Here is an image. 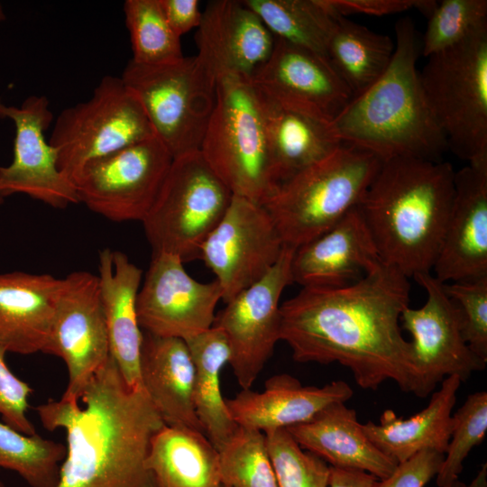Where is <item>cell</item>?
I'll list each match as a JSON object with an SVG mask.
<instances>
[{
	"instance_id": "cell-14",
	"label": "cell",
	"mask_w": 487,
	"mask_h": 487,
	"mask_svg": "<svg viewBox=\"0 0 487 487\" xmlns=\"http://www.w3.org/2000/svg\"><path fill=\"white\" fill-rule=\"evenodd\" d=\"M44 354L58 356L66 364L69 379L61 398L79 401L91 378L110 356L97 275L78 271L62 278Z\"/></svg>"
},
{
	"instance_id": "cell-32",
	"label": "cell",
	"mask_w": 487,
	"mask_h": 487,
	"mask_svg": "<svg viewBox=\"0 0 487 487\" xmlns=\"http://www.w3.org/2000/svg\"><path fill=\"white\" fill-rule=\"evenodd\" d=\"M243 2L275 38L326 59L328 42L338 17L331 12L326 0Z\"/></svg>"
},
{
	"instance_id": "cell-37",
	"label": "cell",
	"mask_w": 487,
	"mask_h": 487,
	"mask_svg": "<svg viewBox=\"0 0 487 487\" xmlns=\"http://www.w3.org/2000/svg\"><path fill=\"white\" fill-rule=\"evenodd\" d=\"M264 436L278 487H328L330 466L302 449L286 428Z\"/></svg>"
},
{
	"instance_id": "cell-34",
	"label": "cell",
	"mask_w": 487,
	"mask_h": 487,
	"mask_svg": "<svg viewBox=\"0 0 487 487\" xmlns=\"http://www.w3.org/2000/svg\"><path fill=\"white\" fill-rule=\"evenodd\" d=\"M124 14L133 62L158 66L184 58L180 37L169 25L160 0H126Z\"/></svg>"
},
{
	"instance_id": "cell-40",
	"label": "cell",
	"mask_w": 487,
	"mask_h": 487,
	"mask_svg": "<svg viewBox=\"0 0 487 487\" xmlns=\"http://www.w3.org/2000/svg\"><path fill=\"white\" fill-rule=\"evenodd\" d=\"M6 352L0 347V416L6 425L32 436L37 434L27 416L32 389L9 369Z\"/></svg>"
},
{
	"instance_id": "cell-6",
	"label": "cell",
	"mask_w": 487,
	"mask_h": 487,
	"mask_svg": "<svg viewBox=\"0 0 487 487\" xmlns=\"http://www.w3.org/2000/svg\"><path fill=\"white\" fill-rule=\"evenodd\" d=\"M199 152L233 195L262 205L275 192L279 184L251 78L225 76L216 80L215 105Z\"/></svg>"
},
{
	"instance_id": "cell-8",
	"label": "cell",
	"mask_w": 487,
	"mask_h": 487,
	"mask_svg": "<svg viewBox=\"0 0 487 487\" xmlns=\"http://www.w3.org/2000/svg\"><path fill=\"white\" fill-rule=\"evenodd\" d=\"M121 78L173 159L199 151L215 105L216 78L197 56L158 66L130 60Z\"/></svg>"
},
{
	"instance_id": "cell-45",
	"label": "cell",
	"mask_w": 487,
	"mask_h": 487,
	"mask_svg": "<svg viewBox=\"0 0 487 487\" xmlns=\"http://www.w3.org/2000/svg\"><path fill=\"white\" fill-rule=\"evenodd\" d=\"M444 487H487V464L484 463L481 466L470 483H464L457 479Z\"/></svg>"
},
{
	"instance_id": "cell-15",
	"label": "cell",
	"mask_w": 487,
	"mask_h": 487,
	"mask_svg": "<svg viewBox=\"0 0 487 487\" xmlns=\"http://www.w3.org/2000/svg\"><path fill=\"white\" fill-rule=\"evenodd\" d=\"M0 119H10L15 128L13 161L0 166L4 198L23 194L54 208L79 203L75 184L60 170L57 152L45 137L53 122L48 97L32 95L19 106L0 98Z\"/></svg>"
},
{
	"instance_id": "cell-10",
	"label": "cell",
	"mask_w": 487,
	"mask_h": 487,
	"mask_svg": "<svg viewBox=\"0 0 487 487\" xmlns=\"http://www.w3.org/2000/svg\"><path fill=\"white\" fill-rule=\"evenodd\" d=\"M155 135L146 113L121 77L105 76L92 96L62 110L48 140L60 170L73 181L90 161Z\"/></svg>"
},
{
	"instance_id": "cell-4",
	"label": "cell",
	"mask_w": 487,
	"mask_h": 487,
	"mask_svg": "<svg viewBox=\"0 0 487 487\" xmlns=\"http://www.w3.org/2000/svg\"><path fill=\"white\" fill-rule=\"evenodd\" d=\"M396 44L385 72L353 97L331 122L337 138L381 161L394 158L441 161L446 140L427 106L417 69L416 29L409 17L395 24Z\"/></svg>"
},
{
	"instance_id": "cell-48",
	"label": "cell",
	"mask_w": 487,
	"mask_h": 487,
	"mask_svg": "<svg viewBox=\"0 0 487 487\" xmlns=\"http://www.w3.org/2000/svg\"><path fill=\"white\" fill-rule=\"evenodd\" d=\"M0 487H5L4 482L0 480Z\"/></svg>"
},
{
	"instance_id": "cell-26",
	"label": "cell",
	"mask_w": 487,
	"mask_h": 487,
	"mask_svg": "<svg viewBox=\"0 0 487 487\" xmlns=\"http://www.w3.org/2000/svg\"><path fill=\"white\" fill-rule=\"evenodd\" d=\"M335 402L310 420L286 428L295 441L333 467L367 472L379 480L390 476L397 463L364 434L354 409Z\"/></svg>"
},
{
	"instance_id": "cell-25",
	"label": "cell",
	"mask_w": 487,
	"mask_h": 487,
	"mask_svg": "<svg viewBox=\"0 0 487 487\" xmlns=\"http://www.w3.org/2000/svg\"><path fill=\"white\" fill-rule=\"evenodd\" d=\"M140 375L142 388L164 424L205 433L195 410V368L185 340L143 332Z\"/></svg>"
},
{
	"instance_id": "cell-42",
	"label": "cell",
	"mask_w": 487,
	"mask_h": 487,
	"mask_svg": "<svg viewBox=\"0 0 487 487\" xmlns=\"http://www.w3.org/2000/svg\"><path fill=\"white\" fill-rule=\"evenodd\" d=\"M331 12L337 17L363 14L370 15H386L416 8L426 14L430 6V0H326Z\"/></svg>"
},
{
	"instance_id": "cell-1",
	"label": "cell",
	"mask_w": 487,
	"mask_h": 487,
	"mask_svg": "<svg viewBox=\"0 0 487 487\" xmlns=\"http://www.w3.org/2000/svg\"><path fill=\"white\" fill-rule=\"evenodd\" d=\"M409 292V278L383 262L343 287L302 288L280 305V339L294 361L338 363L364 390L391 380L425 398L432 391L400 327Z\"/></svg>"
},
{
	"instance_id": "cell-21",
	"label": "cell",
	"mask_w": 487,
	"mask_h": 487,
	"mask_svg": "<svg viewBox=\"0 0 487 487\" xmlns=\"http://www.w3.org/2000/svg\"><path fill=\"white\" fill-rule=\"evenodd\" d=\"M381 262L356 207L329 230L295 250L291 276L302 288H337L360 280Z\"/></svg>"
},
{
	"instance_id": "cell-38",
	"label": "cell",
	"mask_w": 487,
	"mask_h": 487,
	"mask_svg": "<svg viewBox=\"0 0 487 487\" xmlns=\"http://www.w3.org/2000/svg\"><path fill=\"white\" fill-rule=\"evenodd\" d=\"M452 418L450 439L436 475L438 487L458 479L464 459L473 447L484 440L487 431V392L481 391L468 395Z\"/></svg>"
},
{
	"instance_id": "cell-27",
	"label": "cell",
	"mask_w": 487,
	"mask_h": 487,
	"mask_svg": "<svg viewBox=\"0 0 487 487\" xmlns=\"http://www.w3.org/2000/svg\"><path fill=\"white\" fill-rule=\"evenodd\" d=\"M462 381L449 376L431 396L428 405L409 417H398L386 409L378 424L368 421L362 428L370 441L397 464L424 450L446 453L453 426L452 410Z\"/></svg>"
},
{
	"instance_id": "cell-47",
	"label": "cell",
	"mask_w": 487,
	"mask_h": 487,
	"mask_svg": "<svg viewBox=\"0 0 487 487\" xmlns=\"http://www.w3.org/2000/svg\"><path fill=\"white\" fill-rule=\"evenodd\" d=\"M4 200H5V198L2 195V193L0 192V206L3 204Z\"/></svg>"
},
{
	"instance_id": "cell-46",
	"label": "cell",
	"mask_w": 487,
	"mask_h": 487,
	"mask_svg": "<svg viewBox=\"0 0 487 487\" xmlns=\"http://www.w3.org/2000/svg\"><path fill=\"white\" fill-rule=\"evenodd\" d=\"M5 19V14L3 8L2 4L0 3V23Z\"/></svg>"
},
{
	"instance_id": "cell-13",
	"label": "cell",
	"mask_w": 487,
	"mask_h": 487,
	"mask_svg": "<svg viewBox=\"0 0 487 487\" xmlns=\"http://www.w3.org/2000/svg\"><path fill=\"white\" fill-rule=\"evenodd\" d=\"M283 247L265 207L233 195L225 215L202 244L199 258L216 275L222 300L227 303L261 280Z\"/></svg>"
},
{
	"instance_id": "cell-3",
	"label": "cell",
	"mask_w": 487,
	"mask_h": 487,
	"mask_svg": "<svg viewBox=\"0 0 487 487\" xmlns=\"http://www.w3.org/2000/svg\"><path fill=\"white\" fill-rule=\"evenodd\" d=\"M455 172L442 161H384L358 205L380 259L408 278L434 267L455 194Z\"/></svg>"
},
{
	"instance_id": "cell-18",
	"label": "cell",
	"mask_w": 487,
	"mask_h": 487,
	"mask_svg": "<svg viewBox=\"0 0 487 487\" xmlns=\"http://www.w3.org/2000/svg\"><path fill=\"white\" fill-rule=\"evenodd\" d=\"M251 81L269 97L329 123L353 98L326 58L277 38Z\"/></svg>"
},
{
	"instance_id": "cell-43",
	"label": "cell",
	"mask_w": 487,
	"mask_h": 487,
	"mask_svg": "<svg viewBox=\"0 0 487 487\" xmlns=\"http://www.w3.org/2000/svg\"><path fill=\"white\" fill-rule=\"evenodd\" d=\"M164 16L171 30L179 36L198 28L203 11L198 0H160Z\"/></svg>"
},
{
	"instance_id": "cell-23",
	"label": "cell",
	"mask_w": 487,
	"mask_h": 487,
	"mask_svg": "<svg viewBox=\"0 0 487 487\" xmlns=\"http://www.w3.org/2000/svg\"><path fill=\"white\" fill-rule=\"evenodd\" d=\"M97 276L110 355L125 382L130 387L142 388L140 355L143 332L138 322L136 299L142 271L125 253L104 248L98 254Z\"/></svg>"
},
{
	"instance_id": "cell-9",
	"label": "cell",
	"mask_w": 487,
	"mask_h": 487,
	"mask_svg": "<svg viewBox=\"0 0 487 487\" xmlns=\"http://www.w3.org/2000/svg\"><path fill=\"white\" fill-rule=\"evenodd\" d=\"M233 193L199 151L174 158L159 195L142 222L153 253L183 262L199 258L200 248L219 223Z\"/></svg>"
},
{
	"instance_id": "cell-31",
	"label": "cell",
	"mask_w": 487,
	"mask_h": 487,
	"mask_svg": "<svg viewBox=\"0 0 487 487\" xmlns=\"http://www.w3.org/2000/svg\"><path fill=\"white\" fill-rule=\"evenodd\" d=\"M394 49L389 36L346 17H338L328 42L326 59L354 97L385 72Z\"/></svg>"
},
{
	"instance_id": "cell-7",
	"label": "cell",
	"mask_w": 487,
	"mask_h": 487,
	"mask_svg": "<svg viewBox=\"0 0 487 487\" xmlns=\"http://www.w3.org/2000/svg\"><path fill=\"white\" fill-rule=\"evenodd\" d=\"M419 78L448 150L469 164L487 162V27L429 56Z\"/></svg>"
},
{
	"instance_id": "cell-39",
	"label": "cell",
	"mask_w": 487,
	"mask_h": 487,
	"mask_svg": "<svg viewBox=\"0 0 487 487\" xmlns=\"http://www.w3.org/2000/svg\"><path fill=\"white\" fill-rule=\"evenodd\" d=\"M443 285L458 311L465 343L478 358L487 363V277Z\"/></svg>"
},
{
	"instance_id": "cell-11",
	"label": "cell",
	"mask_w": 487,
	"mask_h": 487,
	"mask_svg": "<svg viewBox=\"0 0 487 487\" xmlns=\"http://www.w3.org/2000/svg\"><path fill=\"white\" fill-rule=\"evenodd\" d=\"M172 161L156 135L92 161L74 179L78 200L111 221L142 222Z\"/></svg>"
},
{
	"instance_id": "cell-20",
	"label": "cell",
	"mask_w": 487,
	"mask_h": 487,
	"mask_svg": "<svg viewBox=\"0 0 487 487\" xmlns=\"http://www.w3.org/2000/svg\"><path fill=\"white\" fill-rule=\"evenodd\" d=\"M197 29L196 56L216 80L225 76L252 78L274 47L275 37L243 1L209 2Z\"/></svg>"
},
{
	"instance_id": "cell-5",
	"label": "cell",
	"mask_w": 487,
	"mask_h": 487,
	"mask_svg": "<svg viewBox=\"0 0 487 487\" xmlns=\"http://www.w3.org/2000/svg\"><path fill=\"white\" fill-rule=\"evenodd\" d=\"M381 162L365 150L343 143L280 183L262 206L284 245L299 248L358 207Z\"/></svg>"
},
{
	"instance_id": "cell-28",
	"label": "cell",
	"mask_w": 487,
	"mask_h": 487,
	"mask_svg": "<svg viewBox=\"0 0 487 487\" xmlns=\"http://www.w3.org/2000/svg\"><path fill=\"white\" fill-rule=\"evenodd\" d=\"M255 89L279 185L343 144L335 134L331 123L285 106Z\"/></svg>"
},
{
	"instance_id": "cell-22",
	"label": "cell",
	"mask_w": 487,
	"mask_h": 487,
	"mask_svg": "<svg viewBox=\"0 0 487 487\" xmlns=\"http://www.w3.org/2000/svg\"><path fill=\"white\" fill-rule=\"evenodd\" d=\"M353 394L345 381L322 387L304 386L295 377L282 373L269 378L263 391L242 390L225 399V404L237 426L266 433L307 422L328 405L346 402Z\"/></svg>"
},
{
	"instance_id": "cell-2",
	"label": "cell",
	"mask_w": 487,
	"mask_h": 487,
	"mask_svg": "<svg viewBox=\"0 0 487 487\" xmlns=\"http://www.w3.org/2000/svg\"><path fill=\"white\" fill-rule=\"evenodd\" d=\"M79 401L36 407L44 428L66 433L56 487H156L146 465L151 440L164 425L143 388L130 387L110 355Z\"/></svg>"
},
{
	"instance_id": "cell-41",
	"label": "cell",
	"mask_w": 487,
	"mask_h": 487,
	"mask_svg": "<svg viewBox=\"0 0 487 487\" xmlns=\"http://www.w3.org/2000/svg\"><path fill=\"white\" fill-rule=\"evenodd\" d=\"M444 454L424 450L397 464L393 473L379 481L378 487H424L437 474Z\"/></svg>"
},
{
	"instance_id": "cell-16",
	"label": "cell",
	"mask_w": 487,
	"mask_h": 487,
	"mask_svg": "<svg viewBox=\"0 0 487 487\" xmlns=\"http://www.w3.org/2000/svg\"><path fill=\"white\" fill-rule=\"evenodd\" d=\"M183 263L176 255L153 253L136 299L143 332L187 340L212 327L222 299L219 283L196 280Z\"/></svg>"
},
{
	"instance_id": "cell-17",
	"label": "cell",
	"mask_w": 487,
	"mask_h": 487,
	"mask_svg": "<svg viewBox=\"0 0 487 487\" xmlns=\"http://www.w3.org/2000/svg\"><path fill=\"white\" fill-rule=\"evenodd\" d=\"M413 278L426 290L427 300L419 308L404 309L400 327L412 336L413 356L421 375L431 391L449 376L465 381L473 372L482 371L486 363L465 343L458 311L443 283L431 272Z\"/></svg>"
},
{
	"instance_id": "cell-33",
	"label": "cell",
	"mask_w": 487,
	"mask_h": 487,
	"mask_svg": "<svg viewBox=\"0 0 487 487\" xmlns=\"http://www.w3.org/2000/svg\"><path fill=\"white\" fill-rule=\"evenodd\" d=\"M65 455L66 446L0 422V469L17 473L31 487H56Z\"/></svg>"
},
{
	"instance_id": "cell-44",
	"label": "cell",
	"mask_w": 487,
	"mask_h": 487,
	"mask_svg": "<svg viewBox=\"0 0 487 487\" xmlns=\"http://www.w3.org/2000/svg\"><path fill=\"white\" fill-rule=\"evenodd\" d=\"M379 481L364 471L330 466L328 487H378Z\"/></svg>"
},
{
	"instance_id": "cell-19",
	"label": "cell",
	"mask_w": 487,
	"mask_h": 487,
	"mask_svg": "<svg viewBox=\"0 0 487 487\" xmlns=\"http://www.w3.org/2000/svg\"><path fill=\"white\" fill-rule=\"evenodd\" d=\"M432 271L442 283L487 277V162L455 172V194Z\"/></svg>"
},
{
	"instance_id": "cell-24",
	"label": "cell",
	"mask_w": 487,
	"mask_h": 487,
	"mask_svg": "<svg viewBox=\"0 0 487 487\" xmlns=\"http://www.w3.org/2000/svg\"><path fill=\"white\" fill-rule=\"evenodd\" d=\"M62 279L24 271L0 273V347L6 353H44Z\"/></svg>"
},
{
	"instance_id": "cell-12",
	"label": "cell",
	"mask_w": 487,
	"mask_h": 487,
	"mask_svg": "<svg viewBox=\"0 0 487 487\" xmlns=\"http://www.w3.org/2000/svg\"><path fill=\"white\" fill-rule=\"evenodd\" d=\"M296 249L284 245L272 268L241 291L215 317L214 327L225 335L229 363L242 390L251 389L280 335V299L293 283L291 261Z\"/></svg>"
},
{
	"instance_id": "cell-35",
	"label": "cell",
	"mask_w": 487,
	"mask_h": 487,
	"mask_svg": "<svg viewBox=\"0 0 487 487\" xmlns=\"http://www.w3.org/2000/svg\"><path fill=\"white\" fill-rule=\"evenodd\" d=\"M221 482L226 487H278L264 433L237 426L218 449Z\"/></svg>"
},
{
	"instance_id": "cell-49",
	"label": "cell",
	"mask_w": 487,
	"mask_h": 487,
	"mask_svg": "<svg viewBox=\"0 0 487 487\" xmlns=\"http://www.w3.org/2000/svg\"><path fill=\"white\" fill-rule=\"evenodd\" d=\"M221 487H226V486H225V485H223V484H222V486H221Z\"/></svg>"
},
{
	"instance_id": "cell-30",
	"label": "cell",
	"mask_w": 487,
	"mask_h": 487,
	"mask_svg": "<svg viewBox=\"0 0 487 487\" xmlns=\"http://www.w3.org/2000/svg\"><path fill=\"white\" fill-rule=\"evenodd\" d=\"M185 342L195 368V410L206 436L218 450L237 427L220 388V372L229 363L230 350L223 333L214 326Z\"/></svg>"
},
{
	"instance_id": "cell-36",
	"label": "cell",
	"mask_w": 487,
	"mask_h": 487,
	"mask_svg": "<svg viewBox=\"0 0 487 487\" xmlns=\"http://www.w3.org/2000/svg\"><path fill=\"white\" fill-rule=\"evenodd\" d=\"M487 27L486 0H442L428 17L421 51L424 57L447 50Z\"/></svg>"
},
{
	"instance_id": "cell-29",
	"label": "cell",
	"mask_w": 487,
	"mask_h": 487,
	"mask_svg": "<svg viewBox=\"0 0 487 487\" xmlns=\"http://www.w3.org/2000/svg\"><path fill=\"white\" fill-rule=\"evenodd\" d=\"M146 465L156 487H221L219 453L205 433L164 424L152 436Z\"/></svg>"
}]
</instances>
